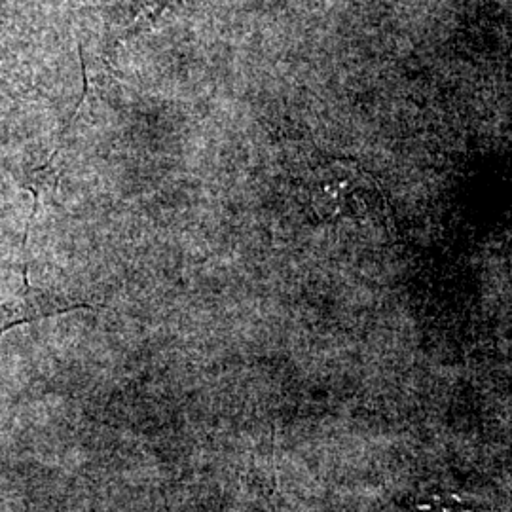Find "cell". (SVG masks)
Instances as JSON below:
<instances>
[{
	"label": "cell",
	"instance_id": "6da1fadb",
	"mask_svg": "<svg viewBox=\"0 0 512 512\" xmlns=\"http://www.w3.org/2000/svg\"><path fill=\"white\" fill-rule=\"evenodd\" d=\"M12 329H16L14 319H12V315H10L8 308H6L4 304H0V336H2L4 332H8V330Z\"/></svg>",
	"mask_w": 512,
	"mask_h": 512
}]
</instances>
